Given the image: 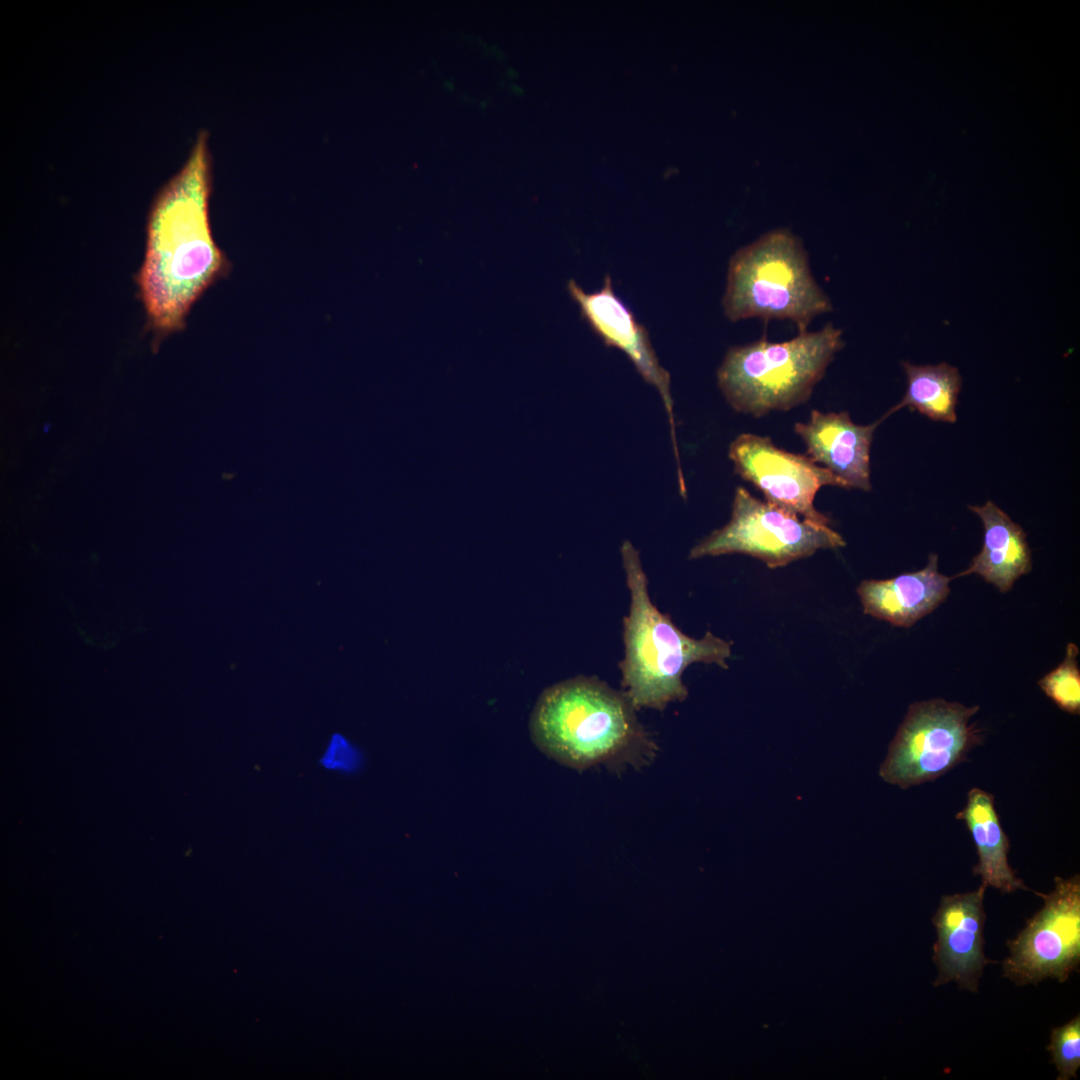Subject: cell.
<instances>
[{
    "label": "cell",
    "instance_id": "2e32d148",
    "mask_svg": "<svg viewBox=\"0 0 1080 1080\" xmlns=\"http://www.w3.org/2000/svg\"><path fill=\"white\" fill-rule=\"evenodd\" d=\"M907 377V389L902 400L880 420L908 407L936 421L954 423L961 388V376L956 367L942 362L936 365H914L902 362Z\"/></svg>",
    "mask_w": 1080,
    "mask_h": 1080
},
{
    "label": "cell",
    "instance_id": "6da1fadb",
    "mask_svg": "<svg viewBox=\"0 0 1080 1080\" xmlns=\"http://www.w3.org/2000/svg\"><path fill=\"white\" fill-rule=\"evenodd\" d=\"M211 161L201 133L182 169L155 199L137 275L148 325L164 336L185 326L197 299L229 270L209 222Z\"/></svg>",
    "mask_w": 1080,
    "mask_h": 1080
},
{
    "label": "cell",
    "instance_id": "9c48e42d",
    "mask_svg": "<svg viewBox=\"0 0 1080 1080\" xmlns=\"http://www.w3.org/2000/svg\"><path fill=\"white\" fill-rule=\"evenodd\" d=\"M735 472L757 487L766 499L789 513L817 523L829 518L814 506L821 487L846 488L844 483L810 457L778 448L769 437L743 433L729 446Z\"/></svg>",
    "mask_w": 1080,
    "mask_h": 1080
},
{
    "label": "cell",
    "instance_id": "e0dca14e",
    "mask_svg": "<svg viewBox=\"0 0 1080 1080\" xmlns=\"http://www.w3.org/2000/svg\"><path fill=\"white\" fill-rule=\"evenodd\" d=\"M1079 648L1074 643L1066 647L1063 661L1043 676L1038 685L1060 709L1071 714L1080 712V671L1077 657Z\"/></svg>",
    "mask_w": 1080,
    "mask_h": 1080
},
{
    "label": "cell",
    "instance_id": "30bf717a",
    "mask_svg": "<svg viewBox=\"0 0 1080 1080\" xmlns=\"http://www.w3.org/2000/svg\"><path fill=\"white\" fill-rule=\"evenodd\" d=\"M571 298L579 306L583 320L608 347L624 352L645 382L654 386L665 407L670 424L677 477L682 478L678 445L675 435L673 399L670 390V374L656 356L649 332L641 324L631 308L615 293L610 275H606L601 289L586 292L574 280L567 285Z\"/></svg>",
    "mask_w": 1080,
    "mask_h": 1080
},
{
    "label": "cell",
    "instance_id": "9a60e30c",
    "mask_svg": "<svg viewBox=\"0 0 1080 1080\" xmlns=\"http://www.w3.org/2000/svg\"><path fill=\"white\" fill-rule=\"evenodd\" d=\"M956 818L966 823L974 840L978 863L972 873L981 877L982 884L1002 893L1029 890L1008 863L1009 840L1000 824L992 794L979 788L971 789L966 805Z\"/></svg>",
    "mask_w": 1080,
    "mask_h": 1080
},
{
    "label": "cell",
    "instance_id": "d6986e66",
    "mask_svg": "<svg viewBox=\"0 0 1080 1080\" xmlns=\"http://www.w3.org/2000/svg\"><path fill=\"white\" fill-rule=\"evenodd\" d=\"M319 764L326 770L348 774L359 769L362 755L345 736L335 733L329 739Z\"/></svg>",
    "mask_w": 1080,
    "mask_h": 1080
},
{
    "label": "cell",
    "instance_id": "5b68a950",
    "mask_svg": "<svg viewBox=\"0 0 1080 1080\" xmlns=\"http://www.w3.org/2000/svg\"><path fill=\"white\" fill-rule=\"evenodd\" d=\"M722 307L732 322L788 320L799 332L833 308L802 241L789 229L769 231L731 256Z\"/></svg>",
    "mask_w": 1080,
    "mask_h": 1080
},
{
    "label": "cell",
    "instance_id": "4fadbf2b",
    "mask_svg": "<svg viewBox=\"0 0 1080 1080\" xmlns=\"http://www.w3.org/2000/svg\"><path fill=\"white\" fill-rule=\"evenodd\" d=\"M952 579L938 571V556L931 553L921 570L890 579L864 580L857 593L865 614L910 627L945 601Z\"/></svg>",
    "mask_w": 1080,
    "mask_h": 1080
},
{
    "label": "cell",
    "instance_id": "5bb4252c",
    "mask_svg": "<svg viewBox=\"0 0 1080 1080\" xmlns=\"http://www.w3.org/2000/svg\"><path fill=\"white\" fill-rule=\"evenodd\" d=\"M969 509L983 523V547L969 567L953 577L974 573L1006 593L1020 576L1031 571V551L1026 534L992 501L982 506H969Z\"/></svg>",
    "mask_w": 1080,
    "mask_h": 1080
},
{
    "label": "cell",
    "instance_id": "ba28073f",
    "mask_svg": "<svg viewBox=\"0 0 1080 1080\" xmlns=\"http://www.w3.org/2000/svg\"><path fill=\"white\" fill-rule=\"evenodd\" d=\"M1043 907L1013 939L1002 963L1003 977L1018 986L1052 978L1066 981L1080 965V877L1055 878Z\"/></svg>",
    "mask_w": 1080,
    "mask_h": 1080
},
{
    "label": "cell",
    "instance_id": "7c38bea8",
    "mask_svg": "<svg viewBox=\"0 0 1080 1080\" xmlns=\"http://www.w3.org/2000/svg\"><path fill=\"white\" fill-rule=\"evenodd\" d=\"M880 422L858 425L847 412L812 410L809 420L796 423L794 431L804 442L807 456L824 465L846 488L869 491L870 448Z\"/></svg>",
    "mask_w": 1080,
    "mask_h": 1080
},
{
    "label": "cell",
    "instance_id": "52a82bcc",
    "mask_svg": "<svg viewBox=\"0 0 1080 1080\" xmlns=\"http://www.w3.org/2000/svg\"><path fill=\"white\" fill-rule=\"evenodd\" d=\"M844 545L843 537L828 525L801 520L798 515L737 487L729 522L696 544L689 558L741 553L774 569L811 556L819 549Z\"/></svg>",
    "mask_w": 1080,
    "mask_h": 1080
},
{
    "label": "cell",
    "instance_id": "3957f363",
    "mask_svg": "<svg viewBox=\"0 0 1080 1080\" xmlns=\"http://www.w3.org/2000/svg\"><path fill=\"white\" fill-rule=\"evenodd\" d=\"M621 556L631 596L629 614L623 619L622 692L635 710H663L687 697L682 675L690 664L727 668L732 643L711 632L701 639L684 634L652 603L639 552L630 541L623 542Z\"/></svg>",
    "mask_w": 1080,
    "mask_h": 1080
},
{
    "label": "cell",
    "instance_id": "7a4b0ae2",
    "mask_svg": "<svg viewBox=\"0 0 1080 1080\" xmlns=\"http://www.w3.org/2000/svg\"><path fill=\"white\" fill-rule=\"evenodd\" d=\"M635 711L622 691L580 676L543 691L530 716V735L545 755L578 770L638 762L655 745Z\"/></svg>",
    "mask_w": 1080,
    "mask_h": 1080
},
{
    "label": "cell",
    "instance_id": "8fae6325",
    "mask_svg": "<svg viewBox=\"0 0 1080 1080\" xmlns=\"http://www.w3.org/2000/svg\"><path fill=\"white\" fill-rule=\"evenodd\" d=\"M986 886L945 895L932 918L937 940L932 960L937 968L934 987L954 981L960 989L978 992L984 967L992 961L983 951V907Z\"/></svg>",
    "mask_w": 1080,
    "mask_h": 1080
},
{
    "label": "cell",
    "instance_id": "ac0fdd59",
    "mask_svg": "<svg viewBox=\"0 0 1080 1080\" xmlns=\"http://www.w3.org/2000/svg\"><path fill=\"white\" fill-rule=\"evenodd\" d=\"M1058 1071L1057 1080L1077 1078L1080 1067V1016L1051 1031L1047 1047Z\"/></svg>",
    "mask_w": 1080,
    "mask_h": 1080
},
{
    "label": "cell",
    "instance_id": "8992f818",
    "mask_svg": "<svg viewBox=\"0 0 1080 1080\" xmlns=\"http://www.w3.org/2000/svg\"><path fill=\"white\" fill-rule=\"evenodd\" d=\"M978 705L942 698L911 704L880 767L881 778L906 789L933 781L963 762L982 742L970 722Z\"/></svg>",
    "mask_w": 1080,
    "mask_h": 1080
},
{
    "label": "cell",
    "instance_id": "277c9868",
    "mask_svg": "<svg viewBox=\"0 0 1080 1080\" xmlns=\"http://www.w3.org/2000/svg\"><path fill=\"white\" fill-rule=\"evenodd\" d=\"M843 346L842 330L831 323L783 342L763 337L729 348L717 370V383L738 413L761 417L787 411L810 398Z\"/></svg>",
    "mask_w": 1080,
    "mask_h": 1080
}]
</instances>
